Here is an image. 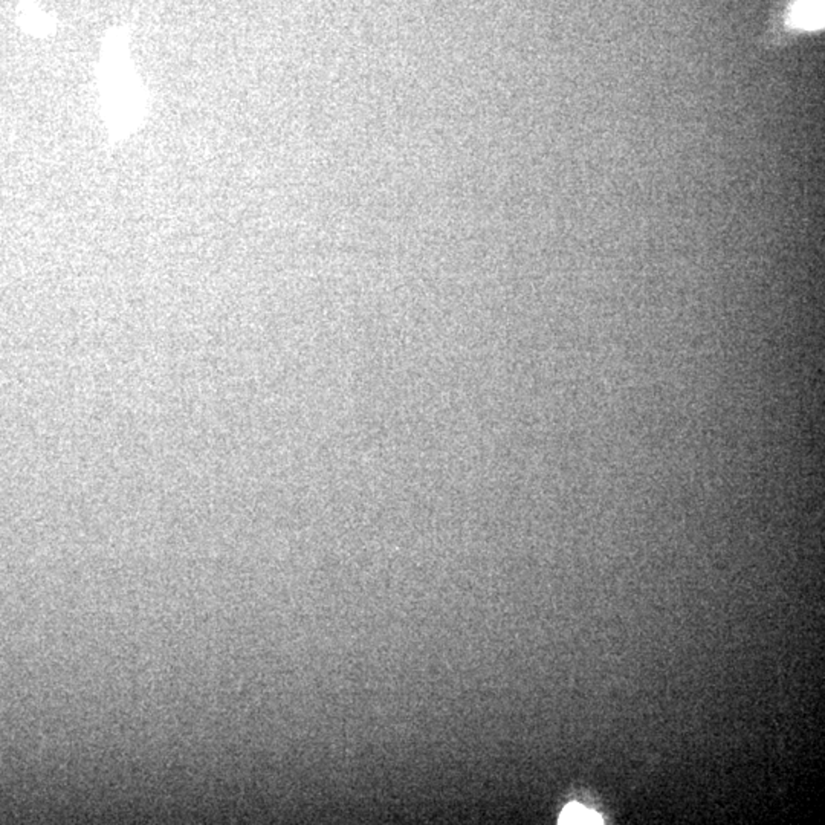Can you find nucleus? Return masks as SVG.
<instances>
[{"instance_id":"1","label":"nucleus","mask_w":825,"mask_h":825,"mask_svg":"<svg viewBox=\"0 0 825 825\" xmlns=\"http://www.w3.org/2000/svg\"><path fill=\"white\" fill-rule=\"evenodd\" d=\"M791 21L796 28L815 31L824 25V0H798Z\"/></svg>"},{"instance_id":"2","label":"nucleus","mask_w":825,"mask_h":825,"mask_svg":"<svg viewBox=\"0 0 825 825\" xmlns=\"http://www.w3.org/2000/svg\"><path fill=\"white\" fill-rule=\"evenodd\" d=\"M560 824H602V819L598 813L572 802L563 810Z\"/></svg>"}]
</instances>
